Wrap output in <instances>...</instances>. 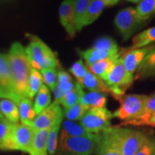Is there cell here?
<instances>
[{
  "label": "cell",
  "mask_w": 155,
  "mask_h": 155,
  "mask_svg": "<svg viewBox=\"0 0 155 155\" xmlns=\"http://www.w3.org/2000/svg\"><path fill=\"white\" fill-rule=\"evenodd\" d=\"M105 4V6H113L116 5L119 0H103Z\"/></svg>",
  "instance_id": "ab89813d"
},
{
  "label": "cell",
  "mask_w": 155,
  "mask_h": 155,
  "mask_svg": "<svg viewBox=\"0 0 155 155\" xmlns=\"http://www.w3.org/2000/svg\"><path fill=\"white\" fill-rule=\"evenodd\" d=\"M64 115L60 116L54 125L50 127L48 135V153L49 155H54L58 147V134L61 130V123L63 122Z\"/></svg>",
  "instance_id": "f546056e"
},
{
  "label": "cell",
  "mask_w": 155,
  "mask_h": 155,
  "mask_svg": "<svg viewBox=\"0 0 155 155\" xmlns=\"http://www.w3.org/2000/svg\"><path fill=\"white\" fill-rule=\"evenodd\" d=\"M105 7V4L103 0H91L84 15L81 22V28L93 23L101 16Z\"/></svg>",
  "instance_id": "ac0fdd59"
},
{
  "label": "cell",
  "mask_w": 155,
  "mask_h": 155,
  "mask_svg": "<svg viewBox=\"0 0 155 155\" xmlns=\"http://www.w3.org/2000/svg\"><path fill=\"white\" fill-rule=\"evenodd\" d=\"M79 103L91 108H104L107 103V95L99 91H90L84 93L80 98Z\"/></svg>",
  "instance_id": "603a6c76"
},
{
  "label": "cell",
  "mask_w": 155,
  "mask_h": 155,
  "mask_svg": "<svg viewBox=\"0 0 155 155\" xmlns=\"http://www.w3.org/2000/svg\"><path fill=\"white\" fill-rule=\"evenodd\" d=\"M136 15L141 22L155 16V0H141L135 8Z\"/></svg>",
  "instance_id": "1f68e13d"
},
{
  "label": "cell",
  "mask_w": 155,
  "mask_h": 155,
  "mask_svg": "<svg viewBox=\"0 0 155 155\" xmlns=\"http://www.w3.org/2000/svg\"><path fill=\"white\" fill-rule=\"evenodd\" d=\"M81 85L91 91H99L109 94V89L103 79L94 75L93 73L87 71L85 76L84 77Z\"/></svg>",
  "instance_id": "cb8c5ba5"
},
{
  "label": "cell",
  "mask_w": 155,
  "mask_h": 155,
  "mask_svg": "<svg viewBox=\"0 0 155 155\" xmlns=\"http://www.w3.org/2000/svg\"><path fill=\"white\" fill-rule=\"evenodd\" d=\"M6 55L18 97L20 99L28 97V82L31 67L25 53V48L20 42L15 41L11 44Z\"/></svg>",
  "instance_id": "6da1fadb"
},
{
  "label": "cell",
  "mask_w": 155,
  "mask_h": 155,
  "mask_svg": "<svg viewBox=\"0 0 155 155\" xmlns=\"http://www.w3.org/2000/svg\"><path fill=\"white\" fill-rule=\"evenodd\" d=\"M91 48L107 53L112 56L117 55L120 53L119 46L117 45L116 41L110 36H103L97 39Z\"/></svg>",
  "instance_id": "83f0119b"
},
{
  "label": "cell",
  "mask_w": 155,
  "mask_h": 155,
  "mask_svg": "<svg viewBox=\"0 0 155 155\" xmlns=\"http://www.w3.org/2000/svg\"><path fill=\"white\" fill-rule=\"evenodd\" d=\"M91 1V0H73L74 16H75V23H76L77 31H80L82 29L81 22Z\"/></svg>",
  "instance_id": "836d02e7"
},
{
  "label": "cell",
  "mask_w": 155,
  "mask_h": 155,
  "mask_svg": "<svg viewBox=\"0 0 155 155\" xmlns=\"http://www.w3.org/2000/svg\"><path fill=\"white\" fill-rule=\"evenodd\" d=\"M154 48V45H149L142 48L128 49L123 54L121 55L122 64L126 72L130 75H134L140 63L145 59V57Z\"/></svg>",
  "instance_id": "7c38bea8"
},
{
  "label": "cell",
  "mask_w": 155,
  "mask_h": 155,
  "mask_svg": "<svg viewBox=\"0 0 155 155\" xmlns=\"http://www.w3.org/2000/svg\"><path fill=\"white\" fill-rule=\"evenodd\" d=\"M35 130L21 122L13 123L6 139L3 151H21L28 153Z\"/></svg>",
  "instance_id": "5b68a950"
},
{
  "label": "cell",
  "mask_w": 155,
  "mask_h": 155,
  "mask_svg": "<svg viewBox=\"0 0 155 155\" xmlns=\"http://www.w3.org/2000/svg\"><path fill=\"white\" fill-rule=\"evenodd\" d=\"M146 95H126L120 100V107L114 113L113 117L123 121L121 125H126L137 120L141 115L144 108Z\"/></svg>",
  "instance_id": "277c9868"
},
{
  "label": "cell",
  "mask_w": 155,
  "mask_h": 155,
  "mask_svg": "<svg viewBox=\"0 0 155 155\" xmlns=\"http://www.w3.org/2000/svg\"><path fill=\"white\" fill-rule=\"evenodd\" d=\"M112 113L108 109L104 108H91L85 112L80 119V124L89 133L92 134L103 132L106 128L111 127L110 120Z\"/></svg>",
  "instance_id": "52a82bcc"
},
{
  "label": "cell",
  "mask_w": 155,
  "mask_h": 155,
  "mask_svg": "<svg viewBox=\"0 0 155 155\" xmlns=\"http://www.w3.org/2000/svg\"><path fill=\"white\" fill-rule=\"evenodd\" d=\"M59 17L62 27L70 38H73L76 35V23L74 16L73 0H63L59 8Z\"/></svg>",
  "instance_id": "5bb4252c"
},
{
  "label": "cell",
  "mask_w": 155,
  "mask_h": 155,
  "mask_svg": "<svg viewBox=\"0 0 155 155\" xmlns=\"http://www.w3.org/2000/svg\"><path fill=\"white\" fill-rule=\"evenodd\" d=\"M50 128L35 130L32 142L28 153L29 155H48V135Z\"/></svg>",
  "instance_id": "9a60e30c"
},
{
  "label": "cell",
  "mask_w": 155,
  "mask_h": 155,
  "mask_svg": "<svg viewBox=\"0 0 155 155\" xmlns=\"http://www.w3.org/2000/svg\"><path fill=\"white\" fill-rule=\"evenodd\" d=\"M155 114V92L152 93L149 96H147V98L145 101L144 108L141 115L140 116L137 120L129 122V125H135V126H140V125H146L147 120L151 116Z\"/></svg>",
  "instance_id": "484cf974"
},
{
  "label": "cell",
  "mask_w": 155,
  "mask_h": 155,
  "mask_svg": "<svg viewBox=\"0 0 155 155\" xmlns=\"http://www.w3.org/2000/svg\"><path fill=\"white\" fill-rule=\"evenodd\" d=\"M61 115H63L61 106L53 102L48 108L36 116L30 126L33 127L34 130L48 129L54 125L57 118Z\"/></svg>",
  "instance_id": "4fadbf2b"
},
{
  "label": "cell",
  "mask_w": 155,
  "mask_h": 155,
  "mask_svg": "<svg viewBox=\"0 0 155 155\" xmlns=\"http://www.w3.org/2000/svg\"><path fill=\"white\" fill-rule=\"evenodd\" d=\"M114 23L118 32L122 35V39L126 41L139 28L141 22L137 17L135 8L127 7L117 13Z\"/></svg>",
  "instance_id": "9c48e42d"
},
{
  "label": "cell",
  "mask_w": 155,
  "mask_h": 155,
  "mask_svg": "<svg viewBox=\"0 0 155 155\" xmlns=\"http://www.w3.org/2000/svg\"><path fill=\"white\" fill-rule=\"evenodd\" d=\"M10 99L18 104L20 98L15 91L7 55L0 53V99Z\"/></svg>",
  "instance_id": "30bf717a"
},
{
  "label": "cell",
  "mask_w": 155,
  "mask_h": 155,
  "mask_svg": "<svg viewBox=\"0 0 155 155\" xmlns=\"http://www.w3.org/2000/svg\"><path fill=\"white\" fill-rule=\"evenodd\" d=\"M29 43L25 48V53L30 67L38 71L47 68H56L59 61L55 53L38 36L27 34Z\"/></svg>",
  "instance_id": "7a4b0ae2"
},
{
  "label": "cell",
  "mask_w": 155,
  "mask_h": 155,
  "mask_svg": "<svg viewBox=\"0 0 155 155\" xmlns=\"http://www.w3.org/2000/svg\"><path fill=\"white\" fill-rule=\"evenodd\" d=\"M61 127V137H86L92 135V134L89 133L80 123H76L69 120H63Z\"/></svg>",
  "instance_id": "d6986e66"
},
{
  "label": "cell",
  "mask_w": 155,
  "mask_h": 155,
  "mask_svg": "<svg viewBox=\"0 0 155 155\" xmlns=\"http://www.w3.org/2000/svg\"><path fill=\"white\" fill-rule=\"evenodd\" d=\"M155 41V26L147 28L134 36L130 49H137L147 47Z\"/></svg>",
  "instance_id": "d4e9b609"
},
{
  "label": "cell",
  "mask_w": 155,
  "mask_h": 155,
  "mask_svg": "<svg viewBox=\"0 0 155 155\" xmlns=\"http://www.w3.org/2000/svg\"><path fill=\"white\" fill-rule=\"evenodd\" d=\"M12 124L13 123H11L7 120L0 122V150H3V148H4L6 139H7L8 134L11 131Z\"/></svg>",
  "instance_id": "f35d334b"
},
{
  "label": "cell",
  "mask_w": 155,
  "mask_h": 155,
  "mask_svg": "<svg viewBox=\"0 0 155 155\" xmlns=\"http://www.w3.org/2000/svg\"><path fill=\"white\" fill-rule=\"evenodd\" d=\"M135 155H155V138L147 135Z\"/></svg>",
  "instance_id": "74e56055"
},
{
  "label": "cell",
  "mask_w": 155,
  "mask_h": 155,
  "mask_svg": "<svg viewBox=\"0 0 155 155\" xmlns=\"http://www.w3.org/2000/svg\"><path fill=\"white\" fill-rule=\"evenodd\" d=\"M136 78H146L155 75V48L140 63L136 70Z\"/></svg>",
  "instance_id": "ffe728a7"
},
{
  "label": "cell",
  "mask_w": 155,
  "mask_h": 155,
  "mask_svg": "<svg viewBox=\"0 0 155 155\" xmlns=\"http://www.w3.org/2000/svg\"><path fill=\"white\" fill-rule=\"evenodd\" d=\"M17 107H18L20 122L22 124L30 126L36 117V114L34 110L32 100L28 97H23L17 104Z\"/></svg>",
  "instance_id": "e0dca14e"
},
{
  "label": "cell",
  "mask_w": 155,
  "mask_h": 155,
  "mask_svg": "<svg viewBox=\"0 0 155 155\" xmlns=\"http://www.w3.org/2000/svg\"><path fill=\"white\" fill-rule=\"evenodd\" d=\"M94 153L95 155H122L112 127H108L98 134Z\"/></svg>",
  "instance_id": "8fae6325"
},
{
  "label": "cell",
  "mask_w": 155,
  "mask_h": 155,
  "mask_svg": "<svg viewBox=\"0 0 155 155\" xmlns=\"http://www.w3.org/2000/svg\"><path fill=\"white\" fill-rule=\"evenodd\" d=\"M0 110L7 121L11 123L19 122V112L16 103L10 99H0Z\"/></svg>",
  "instance_id": "f1b7e54d"
},
{
  "label": "cell",
  "mask_w": 155,
  "mask_h": 155,
  "mask_svg": "<svg viewBox=\"0 0 155 155\" xmlns=\"http://www.w3.org/2000/svg\"><path fill=\"white\" fill-rule=\"evenodd\" d=\"M41 75L42 78V81L44 82V84L53 91L54 87L57 85V73L58 71L56 68H47L41 70Z\"/></svg>",
  "instance_id": "d590c367"
},
{
  "label": "cell",
  "mask_w": 155,
  "mask_h": 155,
  "mask_svg": "<svg viewBox=\"0 0 155 155\" xmlns=\"http://www.w3.org/2000/svg\"><path fill=\"white\" fill-rule=\"evenodd\" d=\"M88 110V107L78 103V104L72 105L70 108L64 109L63 115L66 116V118H67V120L72 121V122H76V121H80V119L83 117L85 112Z\"/></svg>",
  "instance_id": "e575fe53"
},
{
  "label": "cell",
  "mask_w": 155,
  "mask_h": 155,
  "mask_svg": "<svg viewBox=\"0 0 155 155\" xmlns=\"http://www.w3.org/2000/svg\"><path fill=\"white\" fill-rule=\"evenodd\" d=\"M87 71H88V68L84 64L82 60H79V61L74 62L72 67H70V72L76 78L77 82L80 84L82 83L84 77L85 76Z\"/></svg>",
  "instance_id": "8d00e7d4"
},
{
  "label": "cell",
  "mask_w": 155,
  "mask_h": 155,
  "mask_svg": "<svg viewBox=\"0 0 155 155\" xmlns=\"http://www.w3.org/2000/svg\"><path fill=\"white\" fill-rule=\"evenodd\" d=\"M6 120L5 118V116H3V114H2V112L0 110V122H2V121H5Z\"/></svg>",
  "instance_id": "b9f144b4"
},
{
  "label": "cell",
  "mask_w": 155,
  "mask_h": 155,
  "mask_svg": "<svg viewBox=\"0 0 155 155\" xmlns=\"http://www.w3.org/2000/svg\"><path fill=\"white\" fill-rule=\"evenodd\" d=\"M134 80V76L128 74L123 67L121 56L115 61L110 72L104 79L109 89V94L119 101L125 96V91L131 86Z\"/></svg>",
  "instance_id": "3957f363"
},
{
  "label": "cell",
  "mask_w": 155,
  "mask_h": 155,
  "mask_svg": "<svg viewBox=\"0 0 155 155\" xmlns=\"http://www.w3.org/2000/svg\"><path fill=\"white\" fill-rule=\"evenodd\" d=\"M121 55H122V53H120L119 54H117L115 57L100 61L98 62H97V63H95V64L86 66V67L91 73H93L94 75L99 77L101 79L104 80L106 78V76L108 75V73L110 71V69L113 67L114 63H115V61Z\"/></svg>",
  "instance_id": "44dd1931"
},
{
  "label": "cell",
  "mask_w": 155,
  "mask_h": 155,
  "mask_svg": "<svg viewBox=\"0 0 155 155\" xmlns=\"http://www.w3.org/2000/svg\"><path fill=\"white\" fill-rule=\"evenodd\" d=\"M127 1H128V2H131V3H140L141 0H127Z\"/></svg>",
  "instance_id": "7bdbcfd3"
},
{
  "label": "cell",
  "mask_w": 155,
  "mask_h": 155,
  "mask_svg": "<svg viewBox=\"0 0 155 155\" xmlns=\"http://www.w3.org/2000/svg\"><path fill=\"white\" fill-rule=\"evenodd\" d=\"M75 83L73 82L70 74L64 70H60L57 73V85L52 91L54 96V101L58 102L61 100L64 95L69 92L74 86Z\"/></svg>",
  "instance_id": "2e32d148"
},
{
  "label": "cell",
  "mask_w": 155,
  "mask_h": 155,
  "mask_svg": "<svg viewBox=\"0 0 155 155\" xmlns=\"http://www.w3.org/2000/svg\"><path fill=\"white\" fill-rule=\"evenodd\" d=\"M112 130L118 141L122 155H135L147 137L143 132L130 128L112 127Z\"/></svg>",
  "instance_id": "8992f818"
},
{
  "label": "cell",
  "mask_w": 155,
  "mask_h": 155,
  "mask_svg": "<svg viewBox=\"0 0 155 155\" xmlns=\"http://www.w3.org/2000/svg\"><path fill=\"white\" fill-rule=\"evenodd\" d=\"M42 84L43 81L40 71L31 67L28 82V98L33 99Z\"/></svg>",
  "instance_id": "d6a6232c"
},
{
  "label": "cell",
  "mask_w": 155,
  "mask_h": 155,
  "mask_svg": "<svg viewBox=\"0 0 155 155\" xmlns=\"http://www.w3.org/2000/svg\"><path fill=\"white\" fill-rule=\"evenodd\" d=\"M97 138L98 134L86 137H61L60 145L67 155H92Z\"/></svg>",
  "instance_id": "ba28073f"
},
{
  "label": "cell",
  "mask_w": 155,
  "mask_h": 155,
  "mask_svg": "<svg viewBox=\"0 0 155 155\" xmlns=\"http://www.w3.org/2000/svg\"><path fill=\"white\" fill-rule=\"evenodd\" d=\"M146 125H149V126H154L155 127V114L150 117L149 119L147 120V124Z\"/></svg>",
  "instance_id": "60d3db41"
},
{
  "label": "cell",
  "mask_w": 155,
  "mask_h": 155,
  "mask_svg": "<svg viewBox=\"0 0 155 155\" xmlns=\"http://www.w3.org/2000/svg\"><path fill=\"white\" fill-rule=\"evenodd\" d=\"M51 100L52 97H51L50 90L43 84L37 92L36 97L35 98V102L33 103L34 110L35 112L36 116L51 104Z\"/></svg>",
  "instance_id": "4316f807"
},
{
  "label": "cell",
  "mask_w": 155,
  "mask_h": 155,
  "mask_svg": "<svg viewBox=\"0 0 155 155\" xmlns=\"http://www.w3.org/2000/svg\"><path fill=\"white\" fill-rule=\"evenodd\" d=\"M84 94V87L80 84L76 82L73 88L69 92L64 95V97L61 100H59L58 102H54V103L62 106L64 109H67L76 104H78L80 101V98L82 97Z\"/></svg>",
  "instance_id": "7402d4cb"
},
{
  "label": "cell",
  "mask_w": 155,
  "mask_h": 155,
  "mask_svg": "<svg viewBox=\"0 0 155 155\" xmlns=\"http://www.w3.org/2000/svg\"><path fill=\"white\" fill-rule=\"evenodd\" d=\"M78 52L80 57L85 61V63H86L85 66H90V65L95 64V63H97V62H98L100 61L106 60V59H109V58H112V57L116 56H112L110 54H107V53L102 52V51H99V50L94 49L92 48H88L87 50H84V51H81V50L78 49Z\"/></svg>",
  "instance_id": "4dcf8cb0"
}]
</instances>
